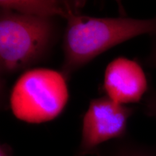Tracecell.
I'll return each instance as SVG.
<instances>
[{"label":"cell","mask_w":156,"mask_h":156,"mask_svg":"<svg viewBox=\"0 0 156 156\" xmlns=\"http://www.w3.org/2000/svg\"><path fill=\"white\" fill-rule=\"evenodd\" d=\"M147 63L151 66L152 67L156 68V42L154 44L153 49H152L151 54L147 56Z\"/></svg>","instance_id":"9"},{"label":"cell","mask_w":156,"mask_h":156,"mask_svg":"<svg viewBox=\"0 0 156 156\" xmlns=\"http://www.w3.org/2000/svg\"><path fill=\"white\" fill-rule=\"evenodd\" d=\"M142 35L156 38V16L135 19L74 15L67 20L64 32L61 73L68 80L103 52Z\"/></svg>","instance_id":"1"},{"label":"cell","mask_w":156,"mask_h":156,"mask_svg":"<svg viewBox=\"0 0 156 156\" xmlns=\"http://www.w3.org/2000/svg\"><path fill=\"white\" fill-rule=\"evenodd\" d=\"M0 156H12V148L7 144H3L0 147Z\"/></svg>","instance_id":"10"},{"label":"cell","mask_w":156,"mask_h":156,"mask_svg":"<svg viewBox=\"0 0 156 156\" xmlns=\"http://www.w3.org/2000/svg\"><path fill=\"white\" fill-rule=\"evenodd\" d=\"M144 112L156 120V90H151L143 99Z\"/></svg>","instance_id":"8"},{"label":"cell","mask_w":156,"mask_h":156,"mask_svg":"<svg viewBox=\"0 0 156 156\" xmlns=\"http://www.w3.org/2000/svg\"><path fill=\"white\" fill-rule=\"evenodd\" d=\"M112 154L113 156H156V150L125 141L117 145Z\"/></svg>","instance_id":"7"},{"label":"cell","mask_w":156,"mask_h":156,"mask_svg":"<svg viewBox=\"0 0 156 156\" xmlns=\"http://www.w3.org/2000/svg\"><path fill=\"white\" fill-rule=\"evenodd\" d=\"M85 2L57 0H1L0 8L43 17L68 19L80 14Z\"/></svg>","instance_id":"6"},{"label":"cell","mask_w":156,"mask_h":156,"mask_svg":"<svg viewBox=\"0 0 156 156\" xmlns=\"http://www.w3.org/2000/svg\"><path fill=\"white\" fill-rule=\"evenodd\" d=\"M58 18L0 12V71L7 77L48 57L60 34Z\"/></svg>","instance_id":"2"},{"label":"cell","mask_w":156,"mask_h":156,"mask_svg":"<svg viewBox=\"0 0 156 156\" xmlns=\"http://www.w3.org/2000/svg\"><path fill=\"white\" fill-rule=\"evenodd\" d=\"M69 91L61 72L34 68L20 75L12 88L9 106L17 119L41 124L58 117L67 105Z\"/></svg>","instance_id":"3"},{"label":"cell","mask_w":156,"mask_h":156,"mask_svg":"<svg viewBox=\"0 0 156 156\" xmlns=\"http://www.w3.org/2000/svg\"><path fill=\"white\" fill-rule=\"evenodd\" d=\"M134 112V108L118 104L107 96L91 100L83 116L81 142L77 155L95 153L103 142L124 138L129 119Z\"/></svg>","instance_id":"4"},{"label":"cell","mask_w":156,"mask_h":156,"mask_svg":"<svg viewBox=\"0 0 156 156\" xmlns=\"http://www.w3.org/2000/svg\"><path fill=\"white\" fill-rule=\"evenodd\" d=\"M103 89L108 98L121 105L139 103L149 91L141 65L123 56L114 58L107 65Z\"/></svg>","instance_id":"5"}]
</instances>
